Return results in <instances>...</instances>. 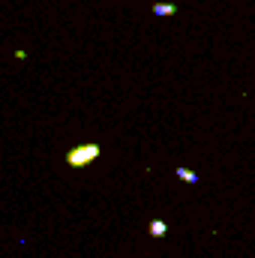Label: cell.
Here are the masks:
<instances>
[{
  "mask_svg": "<svg viewBox=\"0 0 255 258\" xmlns=\"http://www.w3.org/2000/svg\"><path fill=\"white\" fill-rule=\"evenodd\" d=\"M177 177H180V180H186V183H198V174L189 171V168H183V165L177 168Z\"/></svg>",
  "mask_w": 255,
  "mask_h": 258,
  "instance_id": "obj_4",
  "label": "cell"
},
{
  "mask_svg": "<svg viewBox=\"0 0 255 258\" xmlns=\"http://www.w3.org/2000/svg\"><path fill=\"white\" fill-rule=\"evenodd\" d=\"M147 231H150L153 237H165V234H168V225H165L162 219H153V222L147 225Z\"/></svg>",
  "mask_w": 255,
  "mask_h": 258,
  "instance_id": "obj_2",
  "label": "cell"
},
{
  "mask_svg": "<svg viewBox=\"0 0 255 258\" xmlns=\"http://www.w3.org/2000/svg\"><path fill=\"white\" fill-rule=\"evenodd\" d=\"M177 6L174 3H153V15H174Z\"/></svg>",
  "mask_w": 255,
  "mask_h": 258,
  "instance_id": "obj_3",
  "label": "cell"
},
{
  "mask_svg": "<svg viewBox=\"0 0 255 258\" xmlns=\"http://www.w3.org/2000/svg\"><path fill=\"white\" fill-rule=\"evenodd\" d=\"M93 159H99V144H78V147H72L69 153H66V165H72V168H84V165H90Z\"/></svg>",
  "mask_w": 255,
  "mask_h": 258,
  "instance_id": "obj_1",
  "label": "cell"
}]
</instances>
